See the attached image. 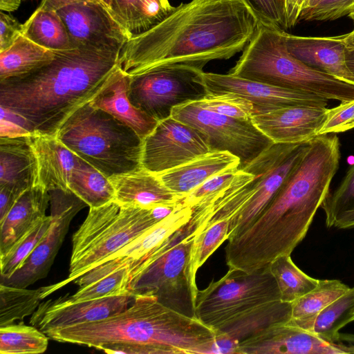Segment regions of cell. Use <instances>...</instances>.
<instances>
[{"label":"cell","instance_id":"1","mask_svg":"<svg viewBox=\"0 0 354 354\" xmlns=\"http://www.w3.org/2000/svg\"><path fill=\"white\" fill-rule=\"evenodd\" d=\"M340 157L336 133L312 140L264 211L246 230L227 240L228 268L253 272L279 256L290 255L330 192Z\"/></svg>","mask_w":354,"mask_h":354},{"label":"cell","instance_id":"2","mask_svg":"<svg viewBox=\"0 0 354 354\" xmlns=\"http://www.w3.org/2000/svg\"><path fill=\"white\" fill-rule=\"evenodd\" d=\"M258 25L241 0H191L129 39L118 64L128 75L164 64L203 68L210 61L243 51Z\"/></svg>","mask_w":354,"mask_h":354},{"label":"cell","instance_id":"3","mask_svg":"<svg viewBox=\"0 0 354 354\" xmlns=\"http://www.w3.org/2000/svg\"><path fill=\"white\" fill-rule=\"evenodd\" d=\"M54 52L49 64L0 82V106L30 133L56 136L102 89L118 66L121 50L78 46Z\"/></svg>","mask_w":354,"mask_h":354},{"label":"cell","instance_id":"4","mask_svg":"<svg viewBox=\"0 0 354 354\" xmlns=\"http://www.w3.org/2000/svg\"><path fill=\"white\" fill-rule=\"evenodd\" d=\"M50 339L94 347L109 354H206L215 339L196 317L136 295L124 311L98 322L45 330Z\"/></svg>","mask_w":354,"mask_h":354},{"label":"cell","instance_id":"5","mask_svg":"<svg viewBox=\"0 0 354 354\" xmlns=\"http://www.w3.org/2000/svg\"><path fill=\"white\" fill-rule=\"evenodd\" d=\"M286 31L259 24L228 73L250 80L311 93L328 100L354 99V85L317 71L288 51Z\"/></svg>","mask_w":354,"mask_h":354},{"label":"cell","instance_id":"6","mask_svg":"<svg viewBox=\"0 0 354 354\" xmlns=\"http://www.w3.org/2000/svg\"><path fill=\"white\" fill-rule=\"evenodd\" d=\"M180 203L145 208L120 205L113 201L101 207L90 208L86 218L73 236L68 277L48 286V295L102 263L171 214Z\"/></svg>","mask_w":354,"mask_h":354},{"label":"cell","instance_id":"7","mask_svg":"<svg viewBox=\"0 0 354 354\" xmlns=\"http://www.w3.org/2000/svg\"><path fill=\"white\" fill-rule=\"evenodd\" d=\"M56 136L107 178L142 167V139L131 127L89 102L66 120Z\"/></svg>","mask_w":354,"mask_h":354},{"label":"cell","instance_id":"8","mask_svg":"<svg viewBox=\"0 0 354 354\" xmlns=\"http://www.w3.org/2000/svg\"><path fill=\"white\" fill-rule=\"evenodd\" d=\"M184 227L131 270L129 291L133 296H154L165 306L196 317L197 293L187 270L193 238L186 236Z\"/></svg>","mask_w":354,"mask_h":354},{"label":"cell","instance_id":"9","mask_svg":"<svg viewBox=\"0 0 354 354\" xmlns=\"http://www.w3.org/2000/svg\"><path fill=\"white\" fill-rule=\"evenodd\" d=\"M279 300L280 292L268 266L253 272L228 269L220 279L198 290L195 317L215 329L252 309Z\"/></svg>","mask_w":354,"mask_h":354},{"label":"cell","instance_id":"10","mask_svg":"<svg viewBox=\"0 0 354 354\" xmlns=\"http://www.w3.org/2000/svg\"><path fill=\"white\" fill-rule=\"evenodd\" d=\"M203 68L186 64H164L129 75L128 97L137 109L158 122L171 116L174 107L207 94Z\"/></svg>","mask_w":354,"mask_h":354},{"label":"cell","instance_id":"11","mask_svg":"<svg viewBox=\"0 0 354 354\" xmlns=\"http://www.w3.org/2000/svg\"><path fill=\"white\" fill-rule=\"evenodd\" d=\"M171 116L203 133L211 151H228L238 157L242 168L274 142L251 119L223 115L187 102L173 108Z\"/></svg>","mask_w":354,"mask_h":354},{"label":"cell","instance_id":"12","mask_svg":"<svg viewBox=\"0 0 354 354\" xmlns=\"http://www.w3.org/2000/svg\"><path fill=\"white\" fill-rule=\"evenodd\" d=\"M309 142L274 143L242 167L254 174V192L230 220L227 240L246 230L264 211L301 159Z\"/></svg>","mask_w":354,"mask_h":354},{"label":"cell","instance_id":"13","mask_svg":"<svg viewBox=\"0 0 354 354\" xmlns=\"http://www.w3.org/2000/svg\"><path fill=\"white\" fill-rule=\"evenodd\" d=\"M209 151L203 133L169 116L142 140L141 166L159 174Z\"/></svg>","mask_w":354,"mask_h":354},{"label":"cell","instance_id":"14","mask_svg":"<svg viewBox=\"0 0 354 354\" xmlns=\"http://www.w3.org/2000/svg\"><path fill=\"white\" fill-rule=\"evenodd\" d=\"M49 192L52 221L48 230L21 266L1 283L27 288L45 278L68 231L71 222L87 205L71 191L56 189Z\"/></svg>","mask_w":354,"mask_h":354},{"label":"cell","instance_id":"15","mask_svg":"<svg viewBox=\"0 0 354 354\" xmlns=\"http://www.w3.org/2000/svg\"><path fill=\"white\" fill-rule=\"evenodd\" d=\"M75 47L121 50L133 36L100 1H84L57 10Z\"/></svg>","mask_w":354,"mask_h":354},{"label":"cell","instance_id":"16","mask_svg":"<svg viewBox=\"0 0 354 354\" xmlns=\"http://www.w3.org/2000/svg\"><path fill=\"white\" fill-rule=\"evenodd\" d=\"M201 83L207 93H232L254 104V110L292 106L327 107L328 100L302 91L284 88L236 75L203 72Z\"/></svg>","mask_w":354,"mask_h":354},{"label":"cell","instance_id":"17","mask_svg":"<svg viewBox=\"0 0 354 354\" xmlns=\"http://www.w3.org/2000/svg\"><path fill=\"white\" fill-rule=\"evenodd\" d=\"M236 354H354V344L329 342L286 323L241 342Z\"/></svg>","mask_w":354,"mask_h":354},{"label":"cell","instance_id":"18","mask_svg":"<svg viewBox=\"0 0 354 354\" xmlns=\"http://www.w3.org/2000/svg\"><path fill=\"white\" fill-rule=\"evenodd\" d=\"M134 299L131 293L71 302L64 297L40 304L30 324L44 332L77 324L101 321L126 310Z\"/></svg>","mask_w":354,"mask_h":354},{"label":"cell","instance_id":"19","mask_svg":"<svg viewBox=\"0 0 354 354\" xmlns=\"http://www.w3.org/2000/svg\"><path fill=\"white\" fill-rule=\"evenodd\" d=\"M327 111V107L311 106L254 110L251 120L274 143L299 144L319 136Z\"/></svg>","mask_w":354,"mask_h":354},{"label":"cell","instance_id":"20","mask_svg":"<svg viewBox=\"0 0 354 354\" xmlns=\"http://www.w3.org/2000/svg\"><path fill=\"white\" fill-rule=\"evenodd\" d=\"M291 303L281 300L261 305L227 322L214 330L216 336L207 354H236L239 345L269 327L288 323Z\"/></svg>","mask_w":354,"mask_h":354},{"label":"cell","instance_id":"21","mask_svg":"<svg viewBox=\"0 0 354 354\" xmlns=\"http://www.w3.org/2000/svg\"><path fill=\"white\" fill-rule=\"evenodd\" d=\"M345 35L302 37L286 32L288 51L306 65L354 85V74L346 61Z\"/></svg>","mask_w":354,"mask_h":354},{"label":"cell","instance_id":"22","mask_svg":"<svg viewBox=\"0 0 354 354\" xmlns=\"http://www.w3.org/2000/svg\"><path fill=\"white\" fill-rule=\"evenodd\" d=\"M28 138L37 165L35 186L48 192H70L71 174L79 157L56 136L30 133Z\"/></svg>","mask_w":354,"mask_h":354},{"label":"cell","instance_id":"23","mask_svg":"<svg viewBox=\"0 0 354 354\" xmlns=\"http://www.w3.org/2000/svg\"><path fill=\"white\" fill-rule=\"evenodd\" d=\"M109 179L115 189V201L120 205L152 208L177 204L184 198L167 188L157 174L142 167Z\"/></svg>","mask_w":354,"mask_h":354},{"label":"cell","instance_id":"24","mask_svg":"<svg viewBox=\"0 0 354 354\" xmlns=\"http://www.w3.org/2000/svg\"><path fill=\"white\" fill-rule=\"evenodd\" d=\"M128 84L129 75L118 64L89 104L129 126L143 140L158 122L131 103L128 97Z\"/></svg>","mask_w":354,"mask_h":354},{"label":"cell","instance_id":"25","mask_svg":"<svg viewBox=\"0 0 354 354\" xmlns=\"http://www.w3.org/2000/svg\"><path fill=\"white\" fill-rule=\"evenodd\" d=\"M50 192L35 185L24 192L0 221V257L6 255L46 216Z\"/></svg>","mask_w":354,"mask_h":354},{"label":"cell","instance_id":"26","mask_svg":"<svg viewBox=\"0 0 354 354\" xmlns=\"http://www.w3.org/2000/svg\"><path fill=\"white\" fill-rule=\"evenodd\" d=\"M240 165L228 151H211L157 175L167 188L185 197L209 178Z\"/></svg>","mask_w":354,"mask_h":354},{"label":"cell","instance_id":"27","mask_svg":"<svg viewBox=\"0 0 354 354\" xmlns=\"http://www.w3.org/2000/svg\"><path fill=\"white\" fill-rule=\"evenodd\" d=\"M192 214V209L182 201L171 214L148 228L102 262L115 257L127 258L131 261L132 270L187 225Z\"/></svg>","mask_w":354,"mask_h":354},{"label":"cell","instance_id":"28","mask_svg":"<svg viewBox=\"0 0 354 354\" xmlns=\"http://www.w3.org/2000/svg\"><path fill=\"white\" fill-rule=\"evenodd\" d=\"M28 136L0 137V186L23 191L35 186L37 165Z\"/></svg>","mask_w":354,"mask_h":354},{"label":"cell","instance_id":"29","mask_svg":"<svg viewBox=\"0 0 354 354\" xmlns=\"http://www.w3.org/2000/svg\"><path fill=\"white\" fill-rule=\"evenodd\" d=\"M349 289L338 279H319L313 290L291 303V317L288 324L312 333L319 314Z\"/></svg>","mask_w":354,"mask_h":354},{"label":"cell","instance_id":"30","mask_svg":"<svg viewBox=\"0 0 354 354\" xmlns=\"http://www.w3.org/2000/svg\"><path fill=\"white\" fill-rule=\"evenodd\" d=\"M55 56L54 51L21 33L10 47L0 52V82L31 73L51 62Z\"/></svg>","mask_w":354,"mask_h":354},{"label":"cell","instance_id":"31","mask_svg":"<svg viewBox=\"0 0 354 354\" xmlns=\"http://www.w3.org/2000/svg\"><path fill=\"white\" fill-rule=\"evenodd\" d=\"M21 33L37 44L52 51L75 48L64 22L55 10L37 8L22 24Z\"/></svg>","mask_w":354,"mask_h":354},{"label":"cell","instance_id":"32","mask_svg":"<svg viewBox=\"0 0 354 354\" xmlns=\"http://www.w3.org/2000/svg\"><path fill=\"white\" fill-rule=\"evenodd\" d=\"M69 189L90 208L115 201V189L109 178L80 157L71 174Z\"/></svg>","mask_w":354,"mask_h":354},{"label":"cell","instance_id":"33","mask_svg":"<svg viewBox=\"0 0 354 354\" xmlns=\"http://www.w3.org/2000/svg\"><path fill=\"white\" fill-rule=\"evenodd\" d=\"M114 1L119 19L132 36L149 30L175 8L169 0Z\"/></svg>","mask_w":354,"mask_h":354},{"label":"cell","instance_id":"34","mask_svg":"<svg viewBox=\"0 0 354 354\" xmlns=\"http://www.w3.org/2000/svg\"><path fill=\"white\" fill-rule=\"evenodd\" d=\"M47 286L37 289L0 284V327L32 315L46 297Z\"/></svg>","mask_w":354,"mask_h":354},{"label":"cell","instance_id":"35","mask_svg":"<svg viewBox=\"0 0 354 354\" xmlns=\"http://www.w3.org/2000/svg\"><path fill=\"white\" fill-rule=\"evenodd\" d=\"M268 267L277 282L282 301L293 302L313 290L319 281L299 269L290 255L278 257Z\"/></svg>","mask_w":354,"mask_h":354},{"label":"cell","instance_id":"36","mask_svg":"<svg viewBox=\"0 0 354 354\" xmlns=\"http://www.w3.org/2000/svg\"><path fill=\"white\" fill-rule=\"evenodd\" d=\"M354 322V286L317 316L312 333L329 342H339V330Z\"/></svg>","mask_w":354,"mask_h":354},{"label":"cell","instance_id":"37","mask_svg":"<svg viewBox=\"0 0 354 354\" xmlns=\"http://www.w3.org/2000/svg\"><path fill=\"white\" fill-rule=\"evenodd\" d=\"M48 337L39 329L20 322L0 327L1 354H39L48 345Z\"/></svg>","mask_w":354,"mask_h":354},{"label":"cell","instance_id":"38","mask_svg":"<svg viewBox=\"0 0 354 354\" xmlns=\"http://www.w3.org/2000/svg\"><path fill=\"white\" fill-rule=\"evenodd\" d=\"M229 223L230 220L214 223L193 238L187 270L190 284L196 293L198 290L196 272L215 250L227 240Z\"/></svg>","mask_w":354,"mask_h":354},{"label":"cell","instance_id":"39","mask_svg":"<svg viewBox=\"0 0 354 354\" xmlns=\"http://www.w3.org/2000/svg\"><path fill=\"white\" fill-rule=\"evenodd\" d=\"M131 276V264L129 262L97 281L80 287L73 295L66 296L65 299L71 302H78L130 293Z\"/></svg>","mask_w":354,"mask_h":354},{"label":"cell","instance_id":"40","mask_svg":"<svg viewBox=\"0 0 354 354\" xmlns=\"http://www.w3.org/2000/svg\"><path fill=\"white\" fill-rule=\"evenodd\" d=\"M321 207L328 228H337L354 212V165L346 171L339 186L328 193Z\"/></svg>","mask_w":354,"mask_h":354},{"label":"cell","instance_id":"41","mask_svg":"<svg viewBox=\"0 0 354 354\" xmlns=\"http://www.w3.org/2000/svg\"><path fill=\"white\" fill-rule=\"evenodd\" d=\"M50 214L41 220L8 253L0 257L1 281L9 279L22 265L48 230Z\"/></svg>","mask_w":354,"mask_h":354},{"label":"cell","instance_id":"42","mask_svg":"<svg viewBox=\"0 0 354 354\" xmlns=\"http://www.w3.org/2000/svg\"><path fill=\"white\" fill-rule=\"evenodd\" d=\"M194 102L205 109L239 119H251L254 104L232 93H207Z\"/></svg>","mask_w":354,"mask_h":354},{"label":"cell","instance_id":"43","mask_svg":"<svg viewBox=\"0 0 354 354\" xmlns=\"http://www.w3.org/2000/svg\"><path fill=\"white\" fill-rule=\"evenodd\" d=\"M261 25L285 30L287 28L285 0H241Z\"/></svg>","mask_w":354,"mask_h":354},{"label":"cell","instance_id":"44","mask_svg":"<svg viewBox=\"0 0 354 354\" xmlns=\"http://www.w3.org/2000/svg\"><path fill=\"white\" fill-rule=\"evenodd\" d=\"M354 0H310L299 21H333L348 15Z\"/></svg>","mask_w":354,"mask_h":354},{"label":"cell","instance_id":"45","mask_svg":"<svg viewBox=\"0 0 354 354\" xmlns=\"http://www.w3.org/2000/svg\"><path fill=\"white\" fill-rule=\"evenodd\" d=\"M352 129H354V99L341 102L339 105L328 109L319 136L346 132Z\"/></svg>","mask_w":354,"mask_h":354},{"label":"cell","instance_id":"46","mask_svg":"<svg viewBox=\"0 0 354 354\" xmlns=\"http://www.w3.org/2000/svg\"><path fill=\"white\" fill-rule=\"evenodd\" d=\"M238 169H228L209 178L187 194L184 197L183 203L192 208L202 199L220 189L229 183L234 176Z\"/></svg>","mask_w":354,"mask_h":354},{"label":"cell","instance_id":"47","mask_svg":"<svg viewBox=\"0 0 354 354\" xmlns=\"http://www.w3.org/2000/svg\"><path fill=\"white\" fill-rule=\"evenodd\" d=\"M22 24L14 17L0 12V52L10 47L21 33Z\"/></svg>","mask_w":354,"mask_h":354},{"label":"cell","instance_id":"48","mask_svg":"<svg viewBox=\"0 0 354 354\" xmlns=\"http://www.w3.org/2000/svg\"><path fill=\"white\" fill-rule=\"evenodd\" d=\"M25 191L9 186H0V221L3 219Z\"/></svg>","mask_w":354,"mask_h":354},{"label":"cell","instance_id":"49","mask_svg":"<svg viewBox=\"0 0 354 354\" xmlns=\"http://www.w3.org/2000/svg\"><path fill=\"white\" fill-rule=\"evenodd\" d=\"M310 0H285V12L287 28H292L299 21L302 11L306 8Z\"/></svg>","mask_w":354,"mask_h":354},{"label":"cell","instance_id":"50","mask_svg":"<svg viewBox=\"0 0 354 354\" xmlns=\"http://www.w3.org/2000/svg\"><path fill=\"white\" fill-rule=\"evenodd\" d=\"M0 126V137L17 138L30 134V132L22 126L8 120L4 115H1Z\"/></svg>","mask_w":354,"mask_h":354},{"label":"cell","instance_id":"51","mask_svg":"<svg viewBox=\"0 0 354 354\" xmlns=\"http://www.w3.org/2000/svg\"><path fill=\"white\" fill-rule=\"evenodd\" d=\"M91 1H100V0H41V2L37 8L45 10L57 11L59 9L68 5Z\"/></svg>","mask_w":354,"mask_h":354},{"label":"cell","instance_id":"52","mask_svg":"<svg viewBox=\"0 0 354 354\" xmlns=\"http://www.w3.org/2000/svg\"><path fill=\"white\" fill-rule=\"evenodd\" d=\"M21 0H0L1 11L12 12L16 10Z\"/></svg>","mask_w":354,"mask_h":354},{"label":"cell","instance_id":"53","mask_svg":"<svg viewBox=\"0 0 354 354\" xmlns=\"http://www.w3.org/2000/svg\"><path fill=\"white\" fill-rule=\"evenodd\" d=\"M346 61L348 67L354 74V48H347L346 49Z\"/></svg>","mask_w":354,"mask_h":354},{"label":"cell","instance_id":"54","mask_svg":"<svg viewBox=\"0 0 354 354\" xmlns=\"http://www.w3.org/2000/svg\"><path fill=\"white\" fill-rule=\"evenodd\" d=\"M102 3L109 10L111 11L113 15H115L117 18L120 21V19H119L118 16V14H117V10H116V7H115V1L114 0H100ZM120 22L122 23V21H120ZM124 25V24H123ZM126 28V27H125Z\"/></svg>","mask_w":354,"mask_h":354},{"label":"cell","instance_id":"55","mask_svg":"<svg viewBox=\"0 0 354 354\" xmlns=\"http://www.w3.org/2000/svg\"><path fill=\"white\" fill-rule=\"evenodd\" d=\"M339 342H346L347 344H354V333H339Z\"/></svg>","mask_w":354,"mask_h":354},{"label":"cell","instance_id":"56","mask_svg":"<svg viewBox=\"0 0 354 354\" xmlns=\"http://www.w3.org/2000/svg\"><path fill=\"white\" fill-rule=\"evenodd\" d=\"M345 35L346 47L354 48V29L351 32L345 34Z\"/></svg>","mask_w":354,"mask_h":354},{"label":"cell","instance_id":"57","mask_svg":"<svg viewBox=\"0 0 354 354\" xmlns=\"http://www.w3.org/2000/svg\"><path fill=\"white\" fill-rule=\"evenodd\" d=\"M348 16L353 21V22L354 24V4L351 8Z\"/></svg>","mask_w":354,"mask_h":354}]
</instances>
